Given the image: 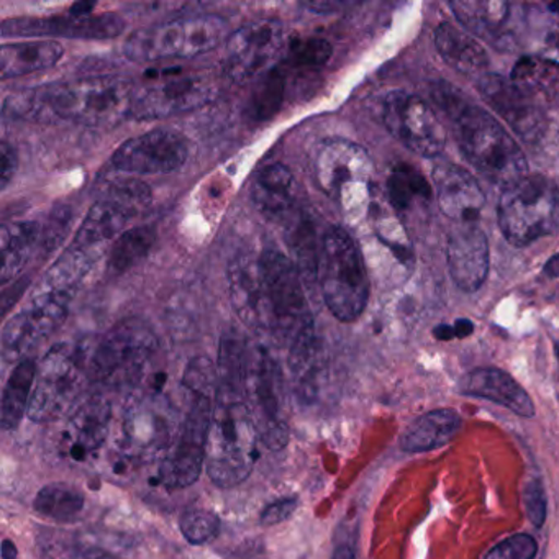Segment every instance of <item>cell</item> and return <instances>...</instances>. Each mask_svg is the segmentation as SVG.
<instances>
[{"label":"cell","mask_w":559,"mask_h":559,"mask_svg":"<svg viewBox=\"0 0 559 559\" xmlns=\"http://www.w3.org/2000/svg\"><path fill=\"white\" fill-rule=\"evenodd\" d=\"M545 274L548 277H559V254H555L551 260L546 263Z\"/></svg>","instance_id":"obj_53"},{"label":"cell","mask_w":559,"mask_h":559,"mask_svg":"<svg viewBox=\"0 0 559 559\" xmlns=\"http://www.w3.org/2000/svg\"><path fill=\"white\" fill-rule=\"evenodd\" d=\"M182 385L191 392V395H207V397L217 399V366L205 356L191 359L186 366Z\"/></svg>","instance_id":"obj_42"},{"label":"cell","mask_w":559,"mask_h":559,"mask_svg":"<svg viewBox=\"0 0 559 559\" xmlns=\"http://www.w3.org/2000/svg\"><path fill=\"white\" fill-rule=\"evenodd\" d=\"M319 281L323 300L340 322H355L369 299V277L361 251L343 228L332 227L322 238Z\"/></svg>","instance_id":"obj_5"},{"label":"cell","mask_w":559,"mask_h":559,"mask_svg":"<svg viewBox=\"0 0 559 559\" xmlns=\"http://www.w3.org/2000/svg\"><path fill=\"white\" fill-rule=\"evenodd\" d=\"M549 41H551L552 48H555V50L558 51L559 55V34L552 35V37L549 38Z\"/></svg>","instance_id":"obj_54"},{"label":"cell","mask_w":559,"mask_h":559,"mask_svg":"<svg viewBox=\"0 0 559 559\" xmlns=\"http://www.w3.org/2000/svg\"><path fill=\"white\" fill-rule=\"evenodd\" d=\"M297 506H299V502H297L296 497H284V499L274 500V502L267 503L261 512V523L273 526L286 522L296 512Z\"/></svg>","instance_id":"obj_46"},{"label":"cell","mask_w":559,"mask_h":559,"mask_svg":"<svg viewBox=\"0 0 559 559\" xmlns=\"http://www.w3.org/2000/svg\"><path fill=\"white\" fill-rule=\"evenodd\" d=\"M525 510L530 522L539 528L546 520V497L538 479L530 480L525 487Z\"/></svg>","instance_id":"obj_45"},{"label":"cell","mask_w":559,"mask_h":559,"mask_svg":"<svg viewBox=\"0 0 559 559\" xmlns=\"http://www.w3.org/2000/svg\"><path fill=\"white\" fill-rule=\"evenodd\" d=\"M215 399L192 395L191 408L181 431L162 463L159 483L169 490L185 489L201 477L207 456L209 431L214 415Z\"/></svg>","instance_id":"obj_14"},{"label":"cell","mask_w":559,"mask_h":559,"mask_svg":"<svg viewBox=\"0 0 559 559\" xmlns=\"http://www.w3.org/2000/svg\"><path fill=\"white\" fill-rule=\"evenodd\" d=\"M40 237V225L35 222H12L2 227V237H0V247H2L0 281L2 284L14 281V277L24 270Z\"/></svg>","instance_id":"obj_32"},{"label":"cell","mask_w":559,"mask_h":559,"mask_svg":"<svg viewBox=\"0 0 559 559\" xmlns=\"http://www.w3.org/2000/svg\"><path fill=\"white\" fill-rule=\"evenodd\" d=\"M217 96L214 80L204 73H165L135 87L130 119H168L191 112Z\"/></svg>","instance_id":"obj_12"},{"label":"cell","mask_w":559,"mask_h":559,"mask_svg":"<svg viewBox=\"0 0 559 559\" xmlns=\"http://www.w3.org/2000/svg\"><path fill=\"white\" fill-rule=\"evenodd\" d=\"M126 28L120 15L76 14L63 17H15L2 22L4 38H74V40H110Z\"/></svg>","instance_id":"obj_19"},{"label":"cell","mask_w":559,"mask_h":559,"mask_svg":"<svg viewBox=\"0 0 559 559\" xmlns=\"http://www.w3.org/2000/svg\"><path fill=\"white\" fill-rule=\"evenodd\" d=\"M454 333H456V338H466L471 333L474 332V325L471 320L460 319L454 322Z\"/></svg>","instance_id":"obj_48"},{"label":"cell","mask_w":559,"mask_h":559,"mask_svg":"<svg viewBox=\"0 0 559 559\" xmlns=\"http://www.w3.org/2000/svg\"><path fill=\"white\" fill-rule=\"evenodd\" d=\"M260 266L261 335H270L290 345L300 332L313 325L302 274L286 254L274 250L260 254Z\"/></svg>","instance_id":"obj_4"},{"label":"cell","mask_w":559,"mask_h":559,"mask_svg":"<svg viewBox=\"0 0 559 559\" xmlns=\"http://www.w3.org/2000/svg\"><path fill=\"white\" fill-rule=\"evenodd\" d=\"M287 365L297 397L300 402H312L323 372V346L316 325L307 326L290 343Z\"/></svg>","instance_id":"obj_26"},{"label":"cell","mask_w":559,"mask_h":559,"mask_svg":"<svg viewBox=\"0 0 559 559\" xmlns=\"http://www.w3.org/2000/svg\"><path fill=\"white\" fill-rule=\"evenodd\" d=\"M112 408L100 394L84 399L68 417L61 435L60 450L68 460L83 463L90 460L107 440Z\"/></svg>","instance_id":"obj_21"},{"label":"cell","mask_w":559,"mask_h":559,"mask_svg":"<svg viewBox=\"0 0 559 559\" xmlns=\"http://www.w3.org/2000/svg\"><path fill=\"white\" fill-rule=\"evenodd\" d=\"M37 372V362L32 358L15 365L14 371L5 384L4 394H2V427L4 430L17 428L25 414H28Z\"/></svg>","instance_id":"obj_34"},{"label":"cell","mask_w":559,"mask_h":559,"mask_svg":"<svg viewBox=\"0 0 559 559\" xmlns=\"http://www.w3.org/2000/svg\"><path fill=\"white\" fill-rule=\"evenodd\" d=\"M555 355H556V359H558V362H559V343H556V345H555Z\"/></svg>","instance_id":"obj_56"},{"label":"cell","mask_w":559,"mask_h":559,"mask_svg":"<svg viewBox=\"0 0 559 559\" xmlns=\"http://www.w3.org/2000/svg\"><path fill=\"white\" fill-rule=\"evenodd\" d=\"M189 156L186 136L176 130H152L127 140L112 156L114 168L126 175H169L185 166Z\"/></svg>","instance_id":"obj_18"},{"label":"cell","mask_w":559,"mask_h":559,"mask_svg":"<svg viewBox=\"0 0 559 559\" xmlns=\"http://www.w3.org/2000/svg\"><path fill=\"white\" fill-rule=\"evenodd\" d=\"M332 559H356L355 552L349 548L348 545H340L336 546L335 551H333Z\"/></svg>","instance_id":"obj_52"},{"label":"cell","mask_w":559,"mask_h":559,"mask_svg":"<svg viewBox=\"0 0 559 559\" xmlns=\"http://www.w3.org/2000/svg\"><path fill=\"white\" fill-rule=\"evenodd\" d=\"M261 435L243 399H215L205 466L212 483L231 489L253 473Z\"/></svg>","instance_id":"obj_3"},{"label":"cell","mask_w":559,"mask_h":559,"mask_svg":"<svg viewBox=\"0 0 559 559\" xmlns=\"http://www.w3.org/2000/svg\"><path fill=\"white\" fill-rule=\"evenodd\" d=\"M500 231L512 247H528L559 228V189L542 175H526L503 189L497 205Z\"/></svg>","instance_id":"obj_8"},{"label":"cell","mask_w":559,"mask_h":559,"mask_svg":"<svg viewBox=\"0 0 559 559\" xmlns=\"http://www.w3.org/2000/svg\"><path fill=\"white\" fill-rule=\"evenodd\" d=\"M181 532L192 545H204L221 532V519L214 510L191 506L182 513Z\"/></svg>","instance_id":"obj_40"},{"label":"cell","mask_w":559,"mask_h":559,"mask_svg":"<svg viewBox=\"0 0 559 559\" xmlns=\"http://www.w3.org/2000/svg\"><path fill=\"white\" fill-rule=\"evenodd\" d=\"M158 352V338L142 319L122 320L94 346L87 361L90 381L109 389L140 384Z\"/></svg>","instance_id":"obj_6"},{"label":"cell","mask_w":559,"mask_h":559,"mask_svg":"<svg viewBox=\"0 0 559 559\" xmlns=\"http://www.w3.org/2000/svg\"><path fill=\"white\" fill-rule=\"evenodd\" d=\"M96 260V251L83 250V248L70 245V248L45 273L44 280L38 284V289L74 297Z\"/></svg>","instance_id":"obj_33"},{"label":"cell","mask_w":559,"mask_h":559,"mask_svg":"<svg viewBox=\"0 0 559 559\" xmlns=\"http://www.w3.org/2000/svg\"><path fill=\"white\" fill-rule=\"evenodd\" d=\"M133 91L135 86L122 78L61 81L11 94L4 100V116L35 122L60 119L109 129L130 119Z\"/></svg>","instance_id":"obj_1"},{"label":"cell","mask_w":559,"mask_h":559,"mask_svg":"<svg viewBox=\"0 0 559 559\" xmlns=\"http://www.w3.org/2000/svg\"><path fill=\"white\" fill-rule=\"evenodd\" d=\"M63 55V47L55 40L5 44L0 48V76L2 80H12L48 70L53 68Z\"/></svg>","instance_id":"obj_27"},{"label":"cell","mask_w":559,"mask_h":559,"mask_svg":"<svg viewBox=\"0 0 559 559\" xmlns=\"http://www.w3.org/2000/svg\"><path fill=\"white\" fill-rule=\"evenodd\" d=\"M433 335L435 338L441 340V342H448V340L456 338L453 325H438L437 329L433 330Z\"/></svg>","instance_id":"obj_49"},{"label":"cell","mask_w":559,"mask_h":559,"mask_svg":"<svg viewBox=\"0 0 559 559\" xmlns=\"http://www.w3.org/2000/svg\"><path fill=\"white\" fill-rule=\"evenodd\" d=\"M461 420L456 411L440 408L418 417L401 437V448L407 453H424L450 443L460 433Z\"/></svg>","instance_id":"obj_28"},{"label":"cell","mask_w":559,"mask_h":559,"mask_svg":"<svg viewBox=\"0 0 559 559\" xmlns=\"http://www.w3.org/2000/svg\"><path fill=\"white\" fill-rule=\"evenodd\" d=\"M87 361L86 349L70 343H60L44 356L27 414L34 424H53L81 404L90 381Z\"/></svg>","instance_id":"obj_9"},{"label":"cell","mask_w":559,"mask_h":559,"mask_svg":"<svg viewBox=\"0 0 559 559\" xmlns=\"http://www.w3.org/2000/svg\"><path fill=\"white\" fill-rule=\"evenodd\" d=\"M100 198L116 202L120 207L126 209L133 218L146 211L152 204V189L135 178H119L107 181L100 191Z\"/></svg>","instance_id":"obj_39"},{"label":"cell","mask_w":559,"mask_h":559,"mask_svg":"<svg viewBox=\"0 0 559 559\" xmlns=\"http://www.w3.org/2000/svg\"><path fill=\"white\" fill-rule=\"evenodd\" d=\"M512 81L535 97L559 103V63L549 58L523 57L512 70Z\"/></svg>","instance_id":"obj_35"},{"label":"cell","mask_w":559,"mask_h":559,"mask_svg":"<svg viewBox=\"0 0 559 559\" xmlns=\"http://www.w3.org/2000/svg\"><path fill=\"white\" fill-rule=\"evenodd\" d=\"M372 162L365 148L335 139L323 143L316 159L320 189L352 218H358L368 205Z\"/></svg>","instance_id":"obj_11"},{"label":"cell","mask_w":559,"mask_h":559,"mask_svg":"<svg viewBox=\"0 0 559 559\" xmlns=\"http://www.w3.org/2000/svg\"><path fill=\"white\" fill-rule=\"evenodd\" d=\"M287 50V34L280 21L250 22L227 38L225 74L234 83L247 84L274 70Z\"/></svg>","instance_id":"obj_13"},{"label":"cell","mask_w":559,"mask_h":559,"mask_svg":"<svg viewBox=\"0 0 559 559\" xmlns=\"http://www.w3.org/2000/svg\"><path fill=\"white\" fill-rule=\"evenodd\" d=\"M19 551L17 546L11 542V539H4L2 543V558L4 559H17Z\"/></svg>","instance_id":"obj_50"},{"label":"cell","mask_w":559,"mask_h":559,"mask_svg":"<svg viewBox=\"0 0 559 559\" xmlns=\"http://www.w3.org/2000/svg\"><path fill=\"white\" fill-rule=\"evenodd\" d=\"M538 551L535 538L526 533L510 536L487 552L486 559H533Z\"/></svg>","instance_id":"obj_44"},{"label":"cell","mask_w":559,"mask_h":559,"mask_svg":"<svg viewBox=\"0 0 559 559\" xmlns=\"http://www.w3.org/2000/svg\"><path fill=\"white\" fill-rule=\"evenodd\" d=\"M73 297L37 289L27 307L15 313L2 332V356L8 362H21L57 332L68 317Z\"/></svg>","instance_id":"obj_15"},{"label":"cell","mask_w":559,"mask_h":559,"mask_svg":"<svg viewBox=\"0 0 559 559\" xmlns=\"http://www.w3.org/2000/svg\"><path fill=\"white\" fill-rule=\"evenodd\" d=\"M156 241V231L153 227H135L126 230L109 253V271L114 274H122L130 267L139 264L152 250Z\"/></svg>","instance_id":"obj_37"},{"label":"cell","mask_w":559,"mask_h":559,"mask_svg":"<svg viewBox=\"0 0 559 559\" xmlns=\"http://www.w3.org/2000/svg\"><path fill=\"white\" fill-rule=\"evenodd\" d=\"M332 51V45L323 38L299 41L290 51V67L299 70H319L330 60Z\"/></svg>","instance_id":"obj_43"},{"label":"cell","mask_w":559,"mask_h":559,"mask_svg":"<svg viewBox=\"0 0 559 559\" xmlns=\"http://www.w3.org/2000/svg\"><path fill=\"white\" fill-rule=\"evenodd\" d=\"M480 96L493 112L526 143L542 139L546 130V114L528 91L499 74H483L477 81Z\"/></svg>","instance_id":"obj_20"},{"label":"cell","mask_w":559,"mask_h":559,"mask_svg":"<svg viewBox=\"0 0 559 559\" xmlns=\"http://www.w3.org/2000/svg\"><path fill=\"white\" fill-rule=\"evenodd\" d=\"M461 392L502 405L520 417L535 415V404L528 392L512 376L497 368L474 369L461 382Z\"/></svg>","instance_id":"obj_25"},{"label":"cell","mask_w":559,"mask_h":559,"mask_svg":"<svg viewBox=\"0 0 559 559\" xmlns=\"http://www.w3.org/2000/svg\"><path fill=\"white\" fill-rule=\"evenodd\" d=\"M431 176L441 212L460 225L474 224L486 202L474 176L451 163L435 166Z\"/></svg>","instance_id":"obj_23"},{"label":"cell","mask_w":559,"mask_h":559,"mask_svg":"<svg viewBox=\"0 0 559 559\" xmlns=\"http://www.w3.org/2000/svg\"><path fill=\"white\" fill-rule=\"evenodd\" d=\"M489 241L476 225H460L448 238V267L464 293H476L489 274Z\"/></svg>","instance_id":"obj_22"},{"label":"cell","mask_w":559,"mask_h":559,"mask_svg":"<svg viewBox=\"0 0 559 559\" xmlns=\"http://www.w3.org/2000/svg\"><path fill=\"white\" fill-rule=\"evenodd\" d=\"M19 156L11 143L2 142L0 146V185L2 189L8 188L11 179L17 171Z\"/></svg>","instance_id":"obj_47"},{"label":"cell","mask_w":559,"mask_h":559,"mask_svg":"<svg viewBox=\"0 0 559 559\" xmlns=\"http://www.w3.org/2000/svg\"><path fill=\"white\" fill-rule=\"evenodd\" d=\"M251 202L263 217L289 222L299 201V186L293 171L281 163L264 166L251 185Z\"/></svg>","instance_id":"obj_24"},{"label":"cell","mask_w":559,"mask_h":559,"mask_svg":"<svg viewBox=\"0 0 559 559\" xmlns=\"http://www.w3.org/2000/svg\"><path fill=\"white\" fill-rule=\"evenodd\" d=\"M178 412L162 392L152 391L130 404L123 417V447L129 456L153 460L175 443L179 435Z\"/></svg>","instance_id":"obj_16"},{"label":"cell","mask_w":559,"mask_h":559,"mask_svg":"<svg viewBox=\"0 0 559 559\" xmlns=\"http://www.w3.org/2000/svg\"><path fill=\"white\" fill-rule=\"evenodd\" d=\"M245 401L264 447L273 451L286 448L289 443V425L284 415L283 371L273 355L260 343L248 345Z\"/></svg>","instance_id":"obj_10"},{"label":"cell","mask_w":559,"mask_h":559,"mask_svg":"<svg viewBox=\"0 0 559 559\" xmlns=\"http://www.w3.org/2000/svg\"><path fill=\"white\" fill-rule=\"evenodd\" d=\"M84 493L64 483L48 484L35 497V510L41 516L60 523L76 522L84 510Z\"/></svg>","instance_id":"obj_36"},{"label":"cell","mask_w":559,"mask_h":559,"mask_svg":"<svg viewBox=\"0 0 559 559\" xmlns=\"http://www.w3.org/2000/svg\"><path fill=\"white\" fill-rule=\"evenodd\" d=\"M549 9H551L552 12H556V14L559 15V2H558V4L549 5Z\"/></svg>","instance_id":"obj_55"},{"label":"cell","mask_w":559,"mask_h":559,"mask_svg":"<svg viewBox=\"0 0 559 559\" xmlns=\"http://www.w3.org/2000/svg\"><path fill=\"white\" fill-rule=\"evenodd\" d=\"M388 195L397 211H407L417 201H428L430 188L417 169L401 165L389 176Z\"/></svg>","instance_id":"obj_38"},{"label":"cell","mask_w":559,"mask_h":559,"mask_svg":"<svg viewBox=\"0 0 559 559\" xmlns=\"http://www.w3.org/2000/svg\"><path fill=\"white\" fill-rule=\"evenodd\" d=\"M385 129L405 148L425 158L440 155L447 145V132L430 106L414 94L394 91L382 106Z\"/></svg>","instance_id":"obj_17"},{"label":"cell","mask_w":559,"mask_h":559,"mask_svg":"<svg viewBox=\"0 0 559 559\" xmlns=\"http://www.w3.org/2000/svg\"><path fill=\"white\" fill-rule=\"evenodd\" d=\"M438 97L441 109L454 119L456 139L471 165L493 185L509 188L528 171L525 155L515 140L486 110L467 106L450 94Z\"/></svg>","instance_id":"obj_2"},{"label":"cell","mask_w":559,"mask_h":559,"mask_svg":"<svg viewBox=\"0 0 559 559\" xmlns=\"http://www.w3.org/2000/svg\"><path fill=\"white\" fill-rule=\"evenodd\" d=\"M450 8L464 28L487 41L499 40L510 15V4L502 0H454Z\"/></svg>","instance_id":"obj_31"},{"label":"cell","mask_w":559,"mask_h":559,"mask_svg":"<svg viewBox=\"0 0 559 559\" xmlns=\"http://www.w3.org/2000/svg\"><path fill=\"white\" fill-rule=\"evenodd\" d=\"M132 215L126 209L117 205L109 199H97L91 207L74 238V247L83 250L96 251L107 241L119 238L126 231L127 224L132 221Z\"/></svg>","instance_id":"obj_29"},{"label":"cell","mask_w":559,"mask_h":559,"mask_svg":"<svg viewBox=\"0 0 559 559\" xmlns=\"http://www.w3.org/2000/svg\"><path fill=\"white\" fill-rule=\"evenodd\" d=\"M307 8L312 9L313 12H319V14H330V12L345 8V4H312L307 5Z\"/></svg>","instance_id":"obj_51"},{"label":"cell","mask_w":559,"mask_h":559,"mask_svg":"<svg viewBox=\"0 0 559 559\" xmlns=\"http://www.w3.org/2000/svg\"><path fill=\"white\" fill-rule=\"evenodd\" d=\"M435 45L444 63L450 64L457 73L474 76L483 73L489 64V57L479 41L448 22L438 25Z\"/></svg>","instance_id":"obj_30"},{"label":"cell","mask_w":559,"mask_h":559,"mask_svg":"<svg viewBox=\"0 0 559 559\" xmlns=\"http://www.w3.org/2000/svg\"><path fill=\"white\" fill-rule=\"evenodd\" d=\"M227 38V22L218 15H189L140 28L127 38L123 55L135 63L191 60L215 50Z\"/></svg>","instance_id":"obj_7"},{"label":"cell","mask_w":559,"mask_h":559,"mask_svg":"<svg viewBox=\"0 0 559 559\" xmlns=\"http://www.w3.org/2000/svg\"><path fill=\"white\" fill-rule=\"evenodd\" d=\"M284 91H286L284 74L274 68L271 73L264 76V81H261L260 86L254 91L253 100H251L253 116L258 120L271 119L283 104Z\"/></svg>","instance_id":"obj_41"}]
</instances>
